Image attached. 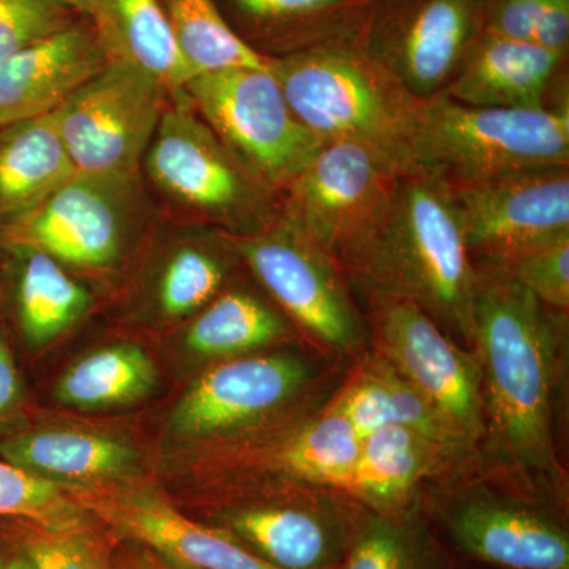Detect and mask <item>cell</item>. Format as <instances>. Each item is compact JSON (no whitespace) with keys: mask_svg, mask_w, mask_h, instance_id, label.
<instances>
[{"mask_svg":"<svg viewBox=\"0 0 569 569\" xmlns=\"http://www.w3.org/2000/svg\"><path fill=\"white\" fill-rule=\"evenodd\" d=\"M486 413L523 471H556L553 396L559 332L549 307L505 269L478 271L475 335Z\"/></svg>","mask_w":569,"mask_h":569,"instance_id":"cell-1","label":"cell"},{"mask_svg":"<svg viewBox=\"0 0 569 569\" xmlns=\"http://www.w3.org/2000/svg\"><path fill=\"white\" fill-rule=\"evenodd\" d=\"M355 274L377 299H403L445 331L473 340L478 269L448 182L408 167Z\"/></svg>","mask_w":569,"mask_h":569,"instance_id":"cell-2","label":"cell"},{"mask_svg":"<svg viewBox=\"0 0 569 569\" xmlns=\"http://www.w3.org/2000/svg\"><path fill=\"white\" fill-rule=\"evenodd\" d=\"M160 216L234 238L282 217L280 197L212 132L182 89L170 93L140 168Z\"/></svg>","mask_w":569,"mask_h":569,"instance_id":"cell-3","label":"cell"},{"mask_svg":"<svg viewBox=\"0 0 569 569\" xmlns=\"http://www.w3.org/2000/svg\"><path fill=\"white\" fill-rule=\"evenodd\" d=\"M160 213L140 174L74 173L0 231V244L36 247L114 299L132 274Z\"/></svg>","mask_w":569,"mask_h":569,"instance_id":"cell-4","label":"cell"},{"mask_svg":"<svg viewBox=\"0 0 569 569\" xmlns=\"http://www.w3.org/2000/svg\"><path fill=\"white\" fill-rule=\"evenodd\" d=\"M296 118L318 140L372 146L408 163L419 100L367 52L361 36L269 59Z\"/></svg>","mask_w":569,"mask_h":569,"instance_id":"cell-5","label":"cell"},{"mask_svg":"<svg viewBox=\"0 0 569 569\" xmlns=\"http://www.w3.org/2000/svg\"><path fill=\"white\" fill-rule=\"evenodd\" d=\"M407 157L410 167L449 183L569 167L568 100L545 110H503L440 93L419 103Z\"/></svg>","mask_w":569,"mask_h":569,"instance_id":"cell-6","label":"cell"},{"mask_svg":"<svg viewBox=\"0 0 569 569\" xmlns=\"http://www.w3.org/2000/svg\"><path fill=\"white\" fill-rule=\"evenodd\" d=\"M408 167L362 142H323L280 194L283 219L335 266L355 274Z\"/></svg>","mask_w":569,"mask_h":569,"instance_id":"cell-7","label":"cell"},{"mask_svg":"<svg viewBox=\"0 0 569 569\" xmlns=\"http://www.w3.org/2000/svg\"><path fill=\"white\" fill-rule=\"evenodd\" d=\"M183 91L220 141L279 197L323 144L296 118L269 67L198 74Z\"/></svg>","mask_w":569,"mask_h":569,"instance_id":"cell-8","label":"cell"},{"mask_svg":"<svg viewBox=\"0 0 569 569\" xmlns=\"http://www.w3.org/2000/svg\"><path fill=\"white\" fill-rule=\"evenodd\" d=\"M170 93L132 63H108L51 111L74 171L140 174Z\"/></svg>","mask_w":569,"mask_h":569,"instance_id":"cell-9","label":"cell"},{"mask_svg":"<svg viewBox=\"0 0 569 569\" xmlns=\"http://www.w3.org/2000/svg\"><path fill=\"white\" fill-rule=\"evenodd\" d=\"M238 264L242 260L234 236L160 216L114 298L129 320L178 329L230 284Z\"/></svg>","mask_w":569,"mask_h":569,"instance_id":"cell-10","label":"cell"},{"mask_svg":"<svg viewBox=\"0 0 569 569\" xmlns=\"http://www.w3.org/2000/svg\"><path fill=\"white\" fill-rule=\"evenodd\" d=\"M488 0H376L367 52L419 102L440 96L485 31Z\"/></svg>","mask_w":569,"mask_h":569,"instance_id":"cell-11","label":"cell"},{"mask_svg":"<svg viewBox=\"0 0 569 569\" xmlns=\"http://www.w3.org/2000/svg\"><path fill=\"white\" fill-rule=\"evenodd\" d=\"M448 186L473 261L505 268L569 238V167Z\"/></svg>","mask_w":569,"mask_h":569,"instance_id":"cell-12","label":"cell"},{"mask_svg":"<svg viewBox=\"0 0 569 569\" xmlns=\"http://www.w3.org/2000/svg\"><path fill=\"white\" fill-rule=\"evenodd\" d=\"M236 244L257 282L310 336L340 351L361 343V320L335 263L283 216L261 233L236 238Z\"/></svg>","mask_w":569,"mask_h":569,"instance_id":"cell-13","label":"cell"},{"mask_svg":"<svg viewBox=\"0 0 569 569\" xmlns=\"http://www.w3.org/2000/svg\"><path fill=\"white\" fill-rule=\"evenodd\" d=\"M385 361L425 397L467 445L486 433L481 366L415 302L377 299Z\"/></svg>","mask_w":569,"mask_h":569,"instance_id":"cell-14","label":"cell"},{"mask_svg":"<svg viewBox=\"0 0 569 569\" xmlns=\"http://www.w3.org/2000/svg\"><path fill=\"white\" fill-rule=\"evenodd\" d=\"M312 376L306 359L287 353L223 359L178 400L167 432L183 447L238 436L282 410Z\"/></svg>","mask_w":569,"mask_h":569,"instance_id":"cell-15","label":"cell"},{"mask_svg":"<svg viewBox=\"0 0 569 569\" xmlns=\"http://www.w3.org/2000/svg\"><path fill=\"white\" fill-rule=\"evenodd\" d=\"M67 490L123 541L144 546L183 568L277 569L227 531L190 519L156 490L132 482Z\"/></svg>","mask_w":569,"mask_h":569,"instance_id":"cell-16","label":"cell"},{"mask_svg":"<svg viewBox=\"0 0 569 569\" xmlns=\"http://www.w3.org/2000/svg\"><path fill=\"white\" fill-rule=\"evenodd\" d=\"M103 298L36 247L0 244V331L17 355L43 353L84 323Z\"/></svg>","mask_w":569,"mask_h":569,"instance_id":"cell-17","label":"cell"},{"mask_svg":"<svg viewBox=\"0 0 569 569\" xmlns=\"http://www.w3.org/2000/svg\"><path fill=\"white\" fill-rule=\"evenodd\" d=\"M441 523L463 556L503 569H569V537L548 512L477 493L448 505Z\"/></svg>","mask_w":569,"mask_h":569,"instance_id":"cell-18","label":"cell"},{"mask_svg":"<svg viewBox=\"0 0 569 569\" xmlns=\"http://www.w3.org/2000/svg\"><path fill=\"white\" fill-rule=\"evenodd\" d=\"M110 62L88 18L0 59V122L54 111Z\"/></svg>","mask_w":569,"mask_h":569,"instance_id":"cell-19","label":"cell"},{"mask_svg":"<svg viewBox=\"0 0 569 569\" xmlns=\"http://www.w3.org/2000/svg\"><path fill=\"white\" fill-rule=\"evenodd\" d=\"M216 523L277 569H332L356 537L331 509L298 501H258L220 509Z\"/></svg>","mask_w":569,"mask_h":569,"instance_id":"cell-20","label":"cell"},{"mask_svg":"<svg viewBox=\"0 0 569 569\" xmlns=\"http://www.w3.org/2000/svg\"><path fill=\"white\" fill-rule=\"evenodd\" d=\"M0 458L67 489L132 482L141 470L140 452L121 437L29 421L0 438Z\"/></svg>","mask_w":569,"mask_h":569,"instance_id":"cell-21","label":"cell"},{"mask_svg":"<svg viewBox=\"0 0 569 569\" xmlns=\"http://www.w3.org/2000/svg\"><path fill=\"white\" fill-rule=\"evenodd\" d=\"M228 24L258 54L282 58L365 31L376 0H216Z\"/></svg>","mask_w":569,"mask_h":569,"instance_id":"cell-22","label":"cell"},{"mask_svg":"<svg viewBox=\"0 0 569 569\" xmlns=\"http://www.w3.org/2000/svg\"><path fill=\"white\" fill-rule=\"evenodd\" d=\"M565 54L533 41L481 33L443 96L455 102L503 110H545Z\"/></svg>","mask_w":569,"mask_h":569,"instance_id":"cell-23","label":"cell"},{"mask_svg":"<svg viewBox=\"0 0 569 569\" xmlns=\"http://www.w3.org/2000/svg\"><path fill=\"white\" fill-rule=\"evenodd\" d=\"M74 173L51 112L0 126V231Z\"/></svg>","mask_w":569,"mask_h":569,"instance_id":"cell-24","label":"cell"},{"mask_svg":"<svg viewBox=\"0 0 569 569\" xmlns=\"http://www.w3.org/2000/svg\"><path fill=\"white\" fill-rule=\"evenodd\" d=\"M328 410L342 415L361 440L387 427H406L451 452L467 447L436 408L385 359L367 362Z\"/></svg>","mask_w":569,"mask_h":569,"instance_id":"cell-25","label":"cell"},{"mask_svg":"<svg viewBox=\"0 0 569 569\" xmlns=\"http://www.w3.org/2000/svg\"><path fill=\"white\" fill-rule=\"evenodd\" d=\"M452 455L437 441L406 427H387L362 438L358 460L340 490L381 515L396 512L418 482Z\"/></svg>","mask_w":569,"mask_h":569,"instance_id":"cell-26","label":"cell"},{"mask_svg":"<svg viewBox=\"0 0 569 569\" xmlns=\"http://www.w3.org/2000/svg\"><path fill=\"white\" fill-rule=\"evenodd\" d=\"M178 331L187 353L223 361L274 346L288 336V326L263 298L228 284Z\"/></svg>","mask_w":569,"mask_h":569,"instance_id":"cell-27","label":"cell"},{"mask_svg":"<svg viewBox=\"0 0 569 569\" xmlns=\"http://www.w3.org/2000/svg\"><path fill=\"white\" fill-rule=\"evenodd\" d=\"M93 26L111 61L132 63L168 91H179L194 77L159 0H103Z\"/></svg>","mask_w":569,"mask_h":569,"instance_id":"cell-28","label":"cell"},{"mask_svg":"<svg viewBox=\"0 0 569 569\" xmlns=\"http://www.w3.org/2000/svg\"><path fill=\"white\" fill-rule=\"evenodd\" d=\"M157 385L151 356L130 340L108 343L74 361L54 388L59 402L78 410H104L144 399Z\"/></svg>","mask_w":569,"mask_h":569,"instance_id":"cell-29","label":"cell"},{"mask_svg":"<svg viewBox=\"0 0 569 569\" xmlns=\"http://www.w3.org/2000/svg\"><path fill=\"white\" fill-rule=\"evenodd\" d=\"M176 43L194 77L227 69H268L228 24L216 0H159ZM193 77V78H194Z\"/></svg>","mask_w":569,"mask_h":569,"instance_id":"cell-30","label":"cell"},{"mask_svg":"<svg viewBox=\"0 0 569 569\" xmlns=\"http://www.w3.org/2000/svg\"><path fill=\"white\" fill-rule=\"evenodd\" d=\"M340 569H445L440 549L417 511H396L367 520Z\"/></svg>","mask_w":569,"mask_h":569,"instance_id":"cell-31","label":"cell"},{"mask_svg":"<svg viewBox=\"0 0 569 569\" xmlns=\"http://www.w3.org/2000/svg\"><path fill=\"white\" fill-rule=\"evenodd\" d=\"M26 522L47 530H77L92 518L69 490L0 458V522Z\"/></svg>","mask_w":569,"mask_h":569,"instance_id":"cell-32","label":"cell"},{"mask_svg":"<svg viewBox=\"0 0 569 569\" xmlns=\"http://www.w3.org/2000/svg\"><path fill=\"white\" fill-rule=\"evenodd\" d=\"M0 533L29 557L36 569H111L110 553L93 527L47 530L26 522H0Z\"/></svg>","mask_w":569,"mask_h":569,"instance_id":"cell-33","label":"cell"},{"mask_svg":"<svg viewBox=\"0 0 569 569\" xmlns=\"http://www.w3.org/2000/svg\"><path fill=\"white\" fill-rule=\"evenodd\" d=\"M59 0H0V59L82 20Z\"/></svg>","mask_w":569,"mask_h":569,"instance_id":"cell-34","label":"cell"},{"mask_svg":"<svg viewBox=\"0 0 569 569\" xmlns=\"http://www.w3.org/2000/svg\"><path fill=\"white\" fill-rule=\"evenodd\" d=\"M505 271L552 310L569 307V238L520 254Z\"/></svg>","mask_w":569,"mask_h":569,"instance_id":"cell-35","label":"cell"},{"mask_svg":"<svg viewBox=\"0 0 569 569\" xmlns=\"http://www.w3.org/2000/svg\"><path fill=\"white\" fill-rule=\"evenodd\" d=\"M28 421V392L18 365V355L0 331V438Z\"/></svg>","mask_w":569,"mask_h":569,"instance_id":"cell-36","label":"cell"},{"mask_svg":"<svg viewBox=\"0 0 569 569\" xmlns=\"http://www.w3.org/2000/svg\"><path fill=\"white\" fill-rule=\"evenodd\" d=\"M545 0H488L485 33L509 40L533 41Z\"/></svg>","mask_w":569,"mask_h":569,"instance_id":"cell-37","label":"cell"},{"mask_svg":"<svg viewBox=\"0 0 569 569\" xmlns=\"http://www.w3.org/2000/svg\"><path fill=\"white\" fill-rule=\"evenodd\" d=\"M533 43L546 50L567 54L569 43V0H545L537 26Z\"/></svg>","mask_w":569,"mask_h":569,"instance_id":"cell-38","label":"cell"},{"mask_svg":"<svg viewBox=\"0 0 569 569\" xmlns=\"http://www.w3.org/2000/svg\"><path fill=\"white\" fill-rule=\"evenodd\" d=\"M111 569H189L163 559L144 546L126 541L110 553Z\"/></svg>","mask_w":569,"mask_h":569,"instance_id":"cell-39","label":"cell"},{"mask_svg":"<svg viewBox=\"0 0 569 569\" xmlns=\"http://www.w3.org/2000/svg\"><path fill=\"white\" fill-rule=\"evenodd\" d=\"M0 569H36V567L11 539L0 533Z\"/></svg>","mask_w":569,"mask_h":569,"instance_id":"cell-40","label":"cell"},{"mask_svg":"<svg viewBox=\"0 0 569 569\" xmlns=\"http://www.w3.org/2000/svg\"><path fill=\"white\" fill-rule=\"evenodd\" d=\"M71 9L77 10L82 17L88 18L92 24H96L103 10V0H59Z\"/></svg>","mask_w":569,"mask_h":569,"instance_id":"cell-41","label":"cell"},{"mask_svg":"<svg viewBox=\"0 0 569 569\" xmlns=\"http://www.w3.org/2000/svg\"><path fill=\"white\" fill-rule=\"evenodd\" d=\"M0 126H2V122H0Z\"/></svg>","mask_w":569,"mask_h":569,"instance_id":"cell-42","label":"cell"}]
</instances>
